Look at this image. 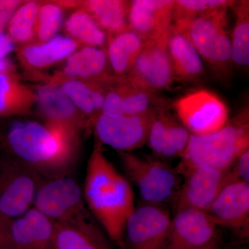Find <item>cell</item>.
<instances>
[{
	"instance_id": "6",
	"label": "cell",
	"mask_w": 249,
	"mask_h": 249,
	"mask_svg": "<svg viewBox=\"0 0 249 249\" xmlns=\"http://www.w3.org/2000/svg\"><path fill=\"white\" fill-rule=\"evenodd\" d=\"M124 172L137 186L142 201L165 205L173 201L182 181L175 168L163 160L118 152Z\"/></svg>"
},
{
	"instance_id": "30",
	"label": "cell",
	"mask_w": 249,
	"mask_h": 249,
	"mask_svg": "<svg viewBox=\"0 0 249 249\" xmlns=\"http://www.w3.org/2000/svg\"><path fill=\"white\" fill-rule=\"evenodd\" d=\"M40 6L37 1H29L22 3L16 10L8 24V36L13 42L24 43L32 40Z\"/></svg>"
},
{
	"instance_id": "25",
	"label": "cell",
	"mask_w": 249,
	"mask_h": 249,
	"mask_svg": "<svg viewBox=\"0 0 249 249\" xmlns=\"http://www.w3.org/2000/svg\"><path fill=\"white\" fill-rule=\"evenodd\" d=\"M114 84L120 94L124 115H147L170 104L168 100L158 94L135 86L126 79L125 77L116 76Z\"/></svg>"
},
{
	"instance_id": "36",
	"label": "cell",
	"mask_w": 249,
	"mask_h": 249,
	"mask_svg": "<svg viewBox=\"0 0 249 249\" xmlns=\"http://www.w3.org/2000/svg\"><path fill=\"white\" fill-rule=\"evenodd\" d=\"M13 64L6 58H0V73H11Z\"/></svg>"
},
{
	"instance_id": "12",
	"label": "cell",
	"mask_w": 249,
	"mask_h": 249,
	"mask_svg": "<svg viewBox=\"0 0 249 249\" xmlns=\"http://www.w3.org/2000/svg\"><path fill=\"white\" fill-rule=\"evenodd\" d=\"M152 114L142 116L101 114L93 121V130L101 144L109 145L117 152H131L146 144Z\"/></svg>"
},
{
	"instance_id": "1",
	"label": "cell",
	"mask_w": 249,
	"mask_h": 249,
	"mask_svg": "<svg viewBox=\"0 0 249 249\" xmlns=\"http://www.w3.org/2000/svg\"><path fill=\"white\" fill-rule=\"evenodd\" d=\"M12 158L42 178L67 176L74 164L79 133L61 124L30 120L13 121L4 134Z\"/></svg>"
},
{
	"instance_id": "24",
	"label": "cell",
	"mask_w": 249,
	"mask_h": 249,
	"mask_svg": "<svg viewBox=\"0 0 249 249\" xmlns=\"http://www.w3.org/2000/svg\"><path fill=\"white\" fill-rule=\"evenodd\" d=\"M129 2L123 0H90L82 4V9L92 16L107 36L113 35L129 29Z\"/></svg>"
},
{
	"instance_id": "33",
	"label": "cell",
	"mask_w": 249,
	"mask_h": 249,
	"mask_svg": "<svg viewBox=\"0 0 249 249\" xmlns=\"http://www.w3.org/2000/svg\"><path fill=\"white\" fill-rule=\"evenodd\" d=\"M229 170L232 183H249V149L236 159Z\"/></svg>"
},
{
	"instance_id": "10",
	"label": "cell",
	"mask_w": 249,
	"mask_h": 249,
	"mask_svg": "<svg viewBox=\"0 0 249 249\" xmlns=\"http://www.w3.org/2000/svg\"><path fill=\"white\" fill-rule=\"evenodd\" d=\"M172 218L165 205L143 202L135 206L126 222L124 240L131 249H165Z\"/></svg>"
},
{
	"instance_id": "21",
	"label": "cell",
	"mask_w": 249,
	"mask_h": 249,
	"mask_svg": "<svg viewBox=\"0 0 249 249\" xmlns=\"http://www.w3.org/2000/svg\"><path fill=\"white\" fill-rule=\"evenodd\" d=\"M145 41L130 29L107 36L106 52L114 76L121 78L126 76L140 53Z\"/></svg>"
},
{
	"instance_id": "3",
	"label": "cell",
	"mask_w": 249,
	"mask_h": 249,
	"mask_svg": "<svg viewBox=\"0 0 249 249\" xmlns=\"http://www.w3.org/2000/svg\"><path fill=\"white\" fill-rule=\"evenodd\" d=\"M248 149L249 107L247 102L222 128L204 135L191 134L175 170L185 178L198 168L228 169Z\"/></svg>"
},
{
	"instance_id": "19",
	"label": "cell",
	"mask_w": 249,
	"mask_h": 249,
	"mask_svg": "<svg viewBox=\"0 0 249 249\" xmlns=\"http://www.w3.org/2000/svg\"><path fill=\"white\" fill-rule=\"evenodd\" d=\"M109 66L106 49L84 46L67 58L62 73L68 79L105 84L115 76L109 73Z\"/></svg>"
},
{
	"instance_id": "20",
	"label": "cell",
	"mask_w": 249,
	"mask_h": 249,
	"mask_svg": "<svg viewBox=\"0 0 249 249\" xmlns=\"http://www.w3.org/2000/svg\"><path fill=\"white\" fill-rule=\"evenodd\" d=\"M168 53L175 80L198 83L204 79V64L187 36L172 24L168 38Z\"/></svg>"
},
{
	"instance_id": "15",
	"label": "cell",
	"mask_w": 249,
	"mask_h": 249,
	"mask_svg": "<svg viewBox=\"0 0 249 249\" xmlns=\"http://www.w3.org/2000/svg\"><path fill=\"white\" fill-rule=\"evenodd\" d=\"M206 213L217 227L227 228L241 239L247 240L249 236V183L228 184Z\"/></svg>"
},
{
	"instance_id": "18",
	"label": "cell",
	"mask_w": 249,
	"mask_h": 249,
	"mask_svg": "<svg viewBox=\"0 0 249 249\" xmlns=\"http://www.w3.org/2000/svg\"><path fill=\"white\" fill-rule=\"evenodd\" d=\"M36 103L45 122L61 124L79 133L89 125V121L80 112L58 85L40 87L36 91Z\"/></svg>"
},
{
	"instance_id": "13",
	"label": "cell",
	"mask_w": 249,
	"mask_h": 249,
	"mask_svg": "<svg viewBox=\"0 0 249 249\" xmlns=\"http://www.w3.org/2000/svg\"><path fill=\"white\" fill-rule=\"evenodd\" d=\"M219 231L209 214L185 209L175 213L165 249H215Z\"/></svg>"
},
{
	"instance_id": "11",
	"label": "cell",
	"mask_w": 249,
	"mask_h": 249,
	"mask_svg": "<svg viewBox=\"0 0 249 249\" xmlns=\"http://www.w3.org/2000/svg\"><path fill=\"white\" fill-rule=\"evenodd\" d=\"M56 226L33 206L0 225V249H54Z\"/></svg>"
},
{
	"instance_id": "23",
	"label": "cell",
	"mask_w": 249,
	"mask_h": 249,
	"mask_svg": "<svg viewBox=\"0 0 249 249\" xmlns=\"http://www.w3.org/2000/svg\"><path fill=\"white\" fill-rule=\"evenodd\" d=\"M78 45L68 36H55L46 42L26 46L21 51V57L29 66L45 68L68 58Z\"/></svg>"
},
{
	"instance_id": "32",
	"label": "cell",
	"mask_w": 249,
	"mask_h": 249,
	"mask_svg": "<svg viewBox=\"0 0 249 249\" xmlns=\"http://www.w3.org/2000/svg\"><path fill=\"white\" fill-rule=\"evenodd\" d=\"M63 20L61 6L54 3L40 5L36 22L35 36L41 43L52 40L56 36Z\"/></svg>"
},
{
	"instance_id": "34",
	"label": "cell",
	"mask_w": 249,
	"mask_h": 249,
	"mask_svg": "<svg viewBox=\"0 0 249 249\" xmlns=\"http://www.w3.org/2000/svg\"><path fill=\"white\" fill-rule=\"evenodd\" d=\"M22 1L15 0H0V32H4L16 10Z\"/></svg>"
},
{
	"instance_id": "31",
	"label": "cell",
	"mask_w": 249,
	"mask_h": 249,
	"mask_svg": "<svg viewBox=\"0 0 249 249\" xmlns=\"http://www.w3.org/2000/svg\"><path fill=\"white\" fill-rule=\"evenodd\" d=\"M234 1L229 0H175L173 24L191 20L223 9L231 8Z\"/></svg>"
},
{
	"instance_id": "4",
	"label": "cell",
	"mask_w": 249,
	"mask_h": 249,
	"mask_svg": "<svg viewBox=\"0 0 249 249\" xmlns=\"http://www.w3.org/2000/svg\"><path fill=\"white\" fill-rule=\"evenodd\" d=\"M228 11L220 10L191 20L173 24L187 36L214 76L225 85H230L234 70Z\"/></svg>"
},
{
	"instance_id": "26",
	"label": "cell",
	"mask_w": 249,
	"mask_h": 249,
	"mask_svg": "<svg viewBox=\"0 0 249 249\" xmlns=\"http://www.w3.org/2000/svg\"><path fill=\"white\" fill-rule=\"evenodd\" d=\"M36 101V93L11 73H0V117L26 114Z\"/></svg>"
},
{
	"instance_id": "17",
	"label": "cell",
	"mask_w": 249,
	"mask_h": 249,
	"mask_svg": "<svg viewBox=\"0 0 249 249\" xmlns=\"http://www.w3.org/2000/svg\"><path fill=\"white\" fill-rule=\"evenodd\" d=\"M174 0H134L129 2V27L145 40L170 32Z\"/></svg>"
},
{
	"instance_id": "35",
	"label": "cell",
	"mask_w": 249,
	"mask_h": 249,
	"mask_svg": "<svg viewBox=\"0 0 249 249\" xmlns=\"http://www.w3.org/2000/svg\"><path fill=\"white\" fill-rule=\"evenodd\" d=\"M14 48V42L9 36L4 32H0V58H6Z\"/></svg>"
},
{
	"instance_id": "14",
	"label": "cell",
	"mask_w": 249,
	"mask_h": 249,
	"mask_svg": "<svg viewBox=\"0 0 249 249\" xmlns=\"http://www.w3.org/2000/svg\"><path fill=\"white\" fill-rule=\"evenodd\" d=\"M232 183L230 170L201 168L184 178L174 199L175 213L192 209L206 212L223 188Z\"/></svg>"
},
{
	"instance_id": "16",
	"label": "cell",
	"mask_w": 249,
	"mask_h": 249,
	"mask_svg": "<svg viewBox=\"0 0 249 249\" xmlns=\"http://www.w3.org/2000/svg\"><path fill=\"white\" fill-rule=\"evenodd\" d=\"M191 134L171 113L168 104L152 114L145 145L160 158H181Z\"/></svg>"
},
{
	"instance_id": "7",
	"label": "cell",
	"mask_w": 249,
	"mask_h": 249,
	"mask_svg": "<svg viewBox=\"0 0 249 249\" xmlns=\"http://www.w3.org/2000/svg\"><path fill=\"white\" fill-rule=\"evenodd\" d=\"M44 179L12 157L0 160V225L33 207Z\"/></svg>"
},
{
	"instance_id": "29",
	"label": "cell",
	"mask_w": 249,
	"mask_h": 249,
	"mask_svg": "<svg viewBox=\"0 0 249 249\" xmlns=\"http://www.w3.org/2000/svg\"><path fill=\"white\" fill-rule=\"evenodd\" d=\"M65 27L69 37L78 43L100 48H104L107 44V34L84 9L73 12L67 19Z\"/></svg>"
},
{
	"instance_id": "9",
	"label": "cell",
	"mask_w": 249,
	"mask_h": 249,
	"mask_svg": "<svg viewBox=\"0 0 249 249\" xmlns=\"http://www.w3.org/2000/svg\"><path fill=\"white\" fill-rule=\"evenodd\" d=\"M169 34L145 41L126 79L156 94L171 88L175 80L168 50Z\"/></svg>"
},
{
	"instance_id": "22",
	"label": "cell",
	"mask_w": 249,
	"mask_h": 249,
	"mask_svg": "<svg viewBox=\"0 0 249 249\" xmlns=\"http://www.w3.org/2000/svg\"><path fill=\"white\" fill-rule=\"evenodd\" d=\"M60 88L76 109L89 119L90 124L92 125L93 121L102 111L106 84L67 79Z\"/></svg>"
},
{
	"instance_id": "27",
	"label": "cell",
	"mask_w": 249,
	"mask_h": 249,
	"mask_svg": "<svg viewBox=\"0 0 249 249\" xmlns=\"http://www.w3.org/2000/svg\"><path fill=\"white\" fill-rule=\"evenodd\" d=\"M56 225L54 249H111L97 223L81 229Z\"/></svg>"
},
{
	"instance_id": "5",
	"label": "cell",
	"mask_w": 249,
	"mask_h": 249,
	"mask_svg": "<svg viewBox=\"0 0 249 249\" xmlns=\"http://www.w3.org/2000/svg\"><path fill=\"white\" fill-rule=\"evenodd\" d=\"M33 206L60 225L80 229L96 222L87 206L81 188L68 176L44 179L36 192Z\"/></svg>"
},
{
	"instance_id": "2",
	"label": "cell",
	"mask_w": 249,
	"mask_h": 249,
	"mask_svg": "<svg viewBox=\"0 0 249 249\" xmlns=\"http://www.w3.org/2000/svg\"><path fill=\"white\" fill-rule=\"evenodd\" d=\"M83 193L88 209L109 237L121 249H127L124 227L135 208L133 190L98 141L88 161Z\"/></svg>"
},
{
	"instance_id": "8",
	"label": "cell",
	"mask_w": 249,
	"mask_h": 249,
	"mask_svg": "<svg viewBox=\"0 0 249 249\" xmlns=\"http://www.w3.org/2000/svg\"><path fill=\"white\" fill-rule=\"evenodd\" d=\"M173 108L180 122L194 135L215 132L229 119L227 104L209 90L197 89L187 93L173 103Z\"/></svg>"
},
{
	"instance_id": "28",
	"label": "cell",
	"mask_w": 249,
	"mask_h": 249,
	"mask_svg": "<svg viewBox=\"0 0 249 249\" xmlns=\"http://www.w3.org/2000/svg\"><path fill=\"white\" fill-rule=\"evenodd\" d=\"M235 14V24L231 42L234 67L248 70L249 66V1H234L231 8Z\"/></svg>"
}]
</instances>
